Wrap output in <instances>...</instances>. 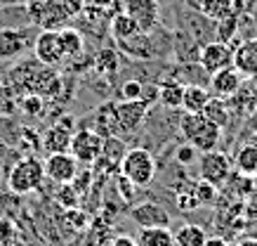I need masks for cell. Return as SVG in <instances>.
<instances>
[{
  "label": "cell",
  "instance_id": "cell-1",
  "mask_svg": "<svg viewBox=\"0 0 257 246\" xmlns=\"http://www.w3.org/2000/svg\"><path fill=\"white\" fill-rule=\"evenodd\" d=\"M85 0H26L24 10L29 22L38 29H64L83 12Z\"/></svg>",
  "mask_w": 257,
  "mask_h": 246
},
{
  "label": "cell",
  "instance_id": "cell-2",
  "mask_svg": "<svg viewBox=\"0 0 257 246\" xmlns=\"http://www.w3.org/2000/svg\"><path fill=\"white\" fill-rule=\"evenodd\" d=\"M12 86L24 93H36L43 97H52L59 93V73L55 66L40 64L38 59L31 62H19V66L12 69Z\"/></svg>",
  "mask_w": 257,
  "mask_h": 246
},
{
  "label": "cell",
  "instance_id": "cell-3",
  "mask_svg": "<svg viewBox=\"0 0 257 246\" xmlns=\"http://www.w3.org/2000/svg\"><path fill=\"white\" fill-rule=\"evenodd\" d=\"M179 133L187 137V142L201 154L217 149L219 140H222V128L205 121L201 114H187V111L179 121Z\"/></svg>",
  "mask_w": 257,
  "mask_h": 246
},
{
  "label": "cell",
  "instance_id": "cell-4",
  "mask_svg": "<svg viewBox=\"0 0 257 246\" xmlns=\"http://www.w3.org/2000/svg\"><path fill=\"white\" fill-rule=\"evenodd\" d=\"M45 183V166L36 156H24L8 173V187L15 194H31Z\"/></svg>",
  "mask_w": 257,
  "mask_h": 246
},
{
  "label": "cell",
  "instance_id": "cell-5",
  "mask_svg": "<svg viewBox=\"0 0 257 246\" xmlns=\"http://www.w3.org/2000/svg\"><path fill=\"white\" fill-rule=\"evenodd\" d=\"M120 175H125L135 187H147L156 178V159L144 147H133L120 159Z\"/></svg>",
  "mask_w": 257,
  "mask_h": 246
},
{
  "label": "cell",
  "instance_id": "cell-6",
  "mask_svg": "<svg viewBox=\"0 0 257 246\" xmlns=\"http://www.w3.org/2000/svg\"><path fill=\"white\" fill-rule=\"evenodd\" d=\"M151 104H147L144 100H123L120 104H113L111 107V114H113V130L116 135H123V133H135L140 123L144 121L147 111Z\"/></svg>",
  "mask_w": 257,
  "mask_h": 246
},
{
  "label": "cell",
  "instance_id": "cell-7",
  "mask_svg": "<svg viewBox=\"0 0 257 246\" xmlns=\"http://www.w3.org/2000/svg\"><path fill=\"white\" fill-rule=\"evenodd\" d=\"M69 151L73 154V159L78 161V163L90 166V163H94V161L99 159L101 151H104V137L97 130H90V128L73 130Z\"/></svg>",
  "mask_w": 257,
  "mask_h": 246
},
{
  "label": "cell",
  "instance_id": "cell-8",
  "mask_svg": "<svg viewBox=\"0 0 257 246\" xmlns=\"http://www.w3.org/2000/svg\"><path fill=\"white\" fill-rule=\"evenodd\" d=\"M33 57L40 64L47 66H57L59 62H64V52H62V38L57 29H40L33 38Z\"/></svg>",
  "mask_w": 257,
  "mask_h": 246
},
{
  "label": "cell",
  "instance_id": "cell-9",
  "mask_svg": "<svg viewBox=\"0 0 257 246\" xmlns=\"http://www.w3.org/2000/svg\"><path fill=\"white\" fill-rule=\"evenodd\" d=\"M229 173H231V161H229L226 154H222L217 149L203 151L201 154V159H198V175H201V180L219 187L229 178Z\"/></svg>",
  "mask_w": 257,
  "mask_h": 246
},
{
  "label": "cell",
  "instance_id": "cell-10",
  "mask_svg": "<svg viewBox=\"0 0 257 246\" xmlns=\"http://www.w3.org/2000/svg\"><path fill=\"white\" fill-rule=\"evenodd\" d=\"M123 12L137 22L142 33H149L158 26L161 3L158 0H123Z\"/></svg>",
  "mask_w": 257,
  "mask_h": 246
},
{
  "label": "cell",
  "instance_id": "cell-11",
  "mask_svg": "<svg viewBox=\"0 0 257 246\" xmlns=\"http://www.w3.org/2000/svg\"><path fill=\"white\" fill-rule=\"evenodd\" d=\"M198 64H201L203 71L215 73L219 69H226L234 64V45L229 43H222V40H212L208 45L201 48V55H198Z\"/></svg>",
  "mask_w": 257,
  "mask_h": 246
},
{
  "label": "cell",
  "instance_id": "cell-12",
  "mask_svg": "<svg viewBox=\"0 0 257 246\" xmlns=\"http://www.w3.org/2000/svg\"><path fill=\"white\" fill-rule=\"evenodd\" d=\"M43 166H45V178H50V180L57 185L73 183V178L78 175V161L73 159L71 151L47 154V159L43 161Z\"/></svg>",
  "mask_w": 257,
  "mask_h": 246
},
{
  "label": "cell",
  "instance_id": "cell-13",
  "mask_svg": "<svg viewBox=\"0 0 257 246\" xmlns=\"http://www.w3.org/2000/svg\"><path fill=\"white\" fill-rule=\"evenodd\" d=\"M243 83V73L236 69L234 64L226 66V69H219V71L210 73V88L215 97H222V100H229L234 97L238 90H241Z\"/></svg>",
  "mask_w": 257,
  "mask_h": 246
},
{
  "label": "cell",
  "instance_id": "cell-14",
  "mask_svg": "<svg viewBox=\"0 0 257 246\" xmlns=\"http://www.w3.org/2000/svg\"><path fill=\"white\" fill-rule=\"evenodd\" d=\"M234 66L245 76L255 78L257 76V38H248L234 48Z\"/></svg>",
  "mask_w": 257,
  "mask_h": 246
},
{
  "label": "cell",
  "instance_id": "cell-15",
  "mask_svg": "<svg viewBox=\"0 0 257 246\" xmlns=\"http://www.w3.org/2000/svg\"><path fill=\"white\" fill-rule=\"evenodd\" d=\"M130 215L140 227H168L170 225L168 211L158 204H140L130 211Z\"/></svg>",
  "mask_w": 257,
  "mask_h": 246
},
{
  "label": "cell",
  "instance_id": "cell-16",
  "mask_svg": "<svg viewBox=\"0 0 257 246\" xmlns=\"http://www.w3.org/2000/svg\"><path fill=\"white\" fill-rule=\"evenodd\" d=\"M29 45V38H26V31H19V29H0V57L5 59H15L26 50Z\"/></svg>",
  "mask_w": 257,
  "mask_h": 246
},
{
  "label": "cell",
  "instance_id": "cell-17",
  "mask_svg": "<svg viewBox=\"0 0 257 246\" xmlns=\"http://www.w3.org/2000/svg\"><path fill=\"white\" fill-rule=\"evenodd\" d=\"M71 137H73V130L55 123V126H50L45 133H43L40 144H43V149H45L47 154H59V151H69Z\"/></svg>",
  "mask_w": 257,
  "mask_h": 246
},
{
  "label": "cell",
  "instance_id": "cell-18",
  "mask_svg": "<svg viewBox=\"0 0 257 246\" xmlns=\"http://www.w3.org/2000/svg\"><path fill=\"white\" fill-rule=\"evenodd\" d=\"M201 116L205 121L215 123L217 128H226V126H229V121H231V109H229L226 100H222V97H210V100H208V104L203 107Z\"/></svg>",
  "mask_w": 257,
  "mask_h": 246
},
{
  "label": "cell",
  "instance_id": "cell-19",
  "mask_svg": "<svg viewBox=\"0 0 257 246\" xmlns=\"http://www.w3.org/2000/svg\"><path fill=\"white\" fill-rule=\"evenodd\" d=\"M212 95L203 86H184V95H182V109L187 114H201L203 107L208 104Z\"/></svg>",
  "mask_w": 257,
  "mask_h": 246
},
{
  "label": "cell",
  "instance_id": "cell-20",
  "mask_svg": "<svg viewBox=\"0 0 257 246\" xmlns=\"http://www.w3.org/2000/svg\"><path fill=\"white\" fill-rule=\"evenodd\" d=\"M137 246H175V234L168 227H142Z\"/></svg>",
  "mask_w": 257,
  "mask_h": 246
},
{
  "label": "cell",
  "instance_id": "cell-21",
  "mask_svg": "<svg viewBox=\"0 0 257 246\" xmlns=\"http://www.w3.org/2000/svg\"><path fill=\"white\" fill-rule=\"evenodd\" d=\"M59 38H62L64 59H78V57L83 55L85 43H83V36H80L76 29H71V26H64V29H59Z\"/></svg>",
  "mask_w": 257,
  "mask_h": 246
},
{
  "label": "cell",
  "instance_id": "cell-22",
  "mask_svg": "<svg viewBox=\"0 0 257 246\" xmlns=\"http://www.w3.org/2000/svg\"><path fill=\"white\" fill-rule=\"evenodd\" d=\"M236 171L243 178L257 175V142H248L238 149V154H236Z\"/></svg>",
  "mask_w": 257,
  "mask_h": 246
},
{
  "label": "cell",
  "instance_id": "cell-23",
  "mask_svg": "<svg viewBox=\"0 0 257 246\" xmlns=\"http://www.w3.org/2000/svg\"><path fill=\"white\" fill-rule=\"evenodd\" d=\"M205 241H208L205 230L194 222H187L175 232V246H205Z\"/></svg>",
  "mask_w": 257,
  "mask_h": 246
},
{
  "label": "cell",
  "instance_id": "cell-24",
  "mask_svg": "<svg viewBox=\"0 0 257 246\" xmlns=\"http://www.w3.org/2000/svg\"><path fill=\"white\" fill-rule=\"evenodd\" d=\"M198 10L205 19L217 24L219 19H224L234 12V0H198Z\"/></svg>",
  "mask_w": 257,
  "mask_h": 246
},
{
  "label": "cell",
  "instance_id": "cell-25",
  "mask_svg": "<svg viewBox=\"0 0 257 246\" xmlns=\"http://www.w3.org/2000/svg\"><path fill=\"white\" fill-rule=\"evenodd\" d=\"M111 33H113L116 40H127L140 33V26H137V22H135L133 17H127L123 10H120V12L113 15V19H111Z\"/></svg>",
  "mask_w": 257,
  "mask_h": 246
},
{
  "label": "cell",
  "instance_id": "cell-26",
  "mask_svg": "<svg viewBox=\"0 0 257 246\" xmlns=\"http://www.w3.org/2000/svg\"><path fill=\"white\" fill-rule=\"evenodd\" d=\"M182 95H184V86L177 78H172L158 90V102L170 107V109H177V107H182Z\"/></svg>",
  "mask_w": 257,
  "mask_h": 246
},
{
  "label": "cell",
  "instance_id": "cell-27",
  "mask_svg": "<svg viewBox=\"0 0 257 246\" xmlns=\"http://www.w3.org/2000/svg\"><path fill=\"white\" fill-rule=\"evenodd\" d=\"M238 19H241V17L234 15V12L229 17H224V19H219L217 22V40L231 45V40L236 38V31H238Z\"/></svg>",
  "mask_w": 257,
  "mask_h": 246
},
{
  "label": "cell",
  "instance_id": "cell-28",
  "mask_svg": "<svg viewBox=\"0 0 257 246\" xmlns=\"http://www.w3.org/2000/svg\"><path fill=\"white\" fill-rule=\"evenodd\" d=\"M19 107H22V111L29 114V116H40L43 109H45V97L36 95V93H26V95L19 100Z\"/></svg>",
  "mask_w": 257,
  "mask_h": 246
},
{
  "label": "cell",
  "instance_id": "cell-29",
  "mask_svg": "<svg viewBox=\"0 0 257 246\" xmlns=\"http://www.w3.org/2000/svg\"><path fill=\"white\" fill-rule=\"evenodd\" d=\"M55 199L62 208H78V192H76V187H73L71 183L59 185Z\"/></svg>",
  "mask_w": 257,
  "mask_h": 246
},
{
  "label": "cell",
  "instance_id": "cell-30",
  "mask_svg": "<svg viewBox=\"0 0 257 246\" xmlns=\"http://www.w3.org/2000/svg\"><path fill=\"white\" fill-rule=\"evenodd\" d=\"M215 197H217V187H215V185L205 183V180H201V183L194 185V199H196L198 206H208V204H212Z\"/></svg>",
  "mask_w": 257,
  "mask_h": 246
},
{
  "label": "cell",
  "instance_id": "cell-31",
  "mask_svg": "<svg viewBox=\"0 0 257 246\" xmlns=\"http://www.w3.org/2000/svg\"><path fill=\"white\" fill-rule=\"evenodd\" d=\"M97 69L104 73H116L118 69V59L113 50H101L99 57H97Z\"/></svg>",
  "mask_w": 257,
  "mask_h": 246
},
{
  "label": "cell",
  "instance_id": "cell-32",
  "mask_svg": "<svg viewBox=\"0 0 257 246\" xmlns=\"http://www.w3.org/2000/svg\"><path fill=\"white\" fill-rule=\"evenodd\" d=\"M64 220L71 225V230H85L87 227V215L83 213L80 208H66Z\"/></svg>",
  "mask_w": 257,
  "mask_h": 246
},
{
  "label": "cell",
  "instance_id": "cell-33",
  "mask_svg": "<svg viewBox=\"0 0 257 246\" xmlns=\"http://www.w3.org/2000/svg\"><path fill=\"white\" fill-rule=\"evenodd\" d=\"M142 88H144V83H140V80H125L120 88V95H123V100H142Z\"/></svg>",
  "mask_w": 257,
  "mask_h": 246
},
{
  "label": "cell",
  "instance_id": "cell-34",
  "mask_svg": "<svg viewBox=\"0 0 257 246\" xmlns=\"http://www.w3.org/2000/svg\"><path fill=\"white\" fill-rule=\"evenodd\" d=\"M196 154H198V151H196L194 147L187 142V144H182V147H177V151H175V159H177L182 166H189V163H194V161H196Z\"/></svg>",
  "mask_w": 257,
  "mask_h": 246
},
{
  "label": "cell",
  "instance_id": "cell-35",
  "mask_svg": "<svg viewBox=\"0 0 257 246\" xmlns=\"http://www.w3.org/2000/svg\"><path fill=\"white\" fill-rule=\"evenodd\" d=\"M17 234H19V230H17L15 222L10 220V218H0V244L12 237H17Z\"/></svg>",
  "mask_w": 257,
  "mask_h": 246
},
{
  "label": "cell",
  "instance_id": "cell-36",
  "mask_svg": "<svg viewBox=\"0 0 257 246\" xmlns=\"http://www.w3.org/2000/svg\"><path fill=\"white\" fill-rule=\"evenodd\" d=\"M19 137H22V142L26 144V149H29V151H36V149H38L40 140H38V135L33 133L31 128H22V130H19Z\"/></svg>",
  "mask_w": 257,
  "mask_h": 246
},
{
  "label": "cell",
  "instance_id": "cell-37",
  "mask_svg": "<svg viewBox=\"0 0 257 246\" xmlns=\"http://www.w3.org/2000/svg\"><path fill=\"white\" fill-rule=\"evenodd\" d=\"M257 8V0H234V15H252V10Z\"/></svg>",
  "mask_w": 257,
  "mask_h": 246
},
{
  "label": "cell",
  "instance_id": "cell-38",
  "mask_svg": "<svg viewBox=\"0 0 257 246\" xmlns=\"http://www.w3.org/2000/svg\"><path fill=\"white\" fill-rule=\"evenodd\" d=\"M118 190H120V194H123L125 199H130V197H135V185L125 178V175H120L118 178Z\"/></svg>",
  "mask_w": 257,
  "mask_h": 246
},
{
  "label": "cell",
  "instance_id": "cell-39",
  "mask_svg": "<svg viewBox=\"0 0 257 246\" xmlns=\"http://www.w3.org/2000/svg\"><path fill=\"white\" fill-rule=\"evenodd\" d=\"M158 90H161V88H156V86H144L142 88V100L147 104H154L158 100Z\"/></svg>",
  "mask_w": 257,
  "mask_h": 246
},
{
  "label": "cell",
  "instance_id": "cell-40",
  "mask_svg": "<svg viewBox=\"0 0 257 246\" xmlns=\"http://www.w3.org/2000/svg\"><path fill=\"white\" fill-rule=\"evenodd\" d=\"M111 246H137V239H133L130 234H120L111 241Z\"/></svg>",
  "mask_w": 257,
  "mask_h": 246
},
{
  "label": "cell",
  "instance_id": "cell-41",
  "mask_svg": "<svg viewBox=\"0 0 257 246\" xmlns=\"http://www.w3.org/2000/svg\"><path fill=\"white\" fill-rule=\"evenodd\" d=\"M0 246H26V241H24V239L19 237V234H17V237L8 239V241H3V244H0Z\"/></svg>",
  "mask_w": 257,
  "mask_h": 246
},
{
  "label": "cell",
  "instance_id": "cell-42",
  "mask_svg": "<svg viewBox=\"0 0 257 246\" xmlns=\"http://www.w3.org/2000/svg\"><path fill=\"white\" fill-rule=\"evenodd\" d=\"M205 246H226V241L224 239H219V237H208Z\"/></svg>",
  "mask_w": 257,
  "mask_h": 246
},
{
  "label": "cell",
  "instance_id": "cell-43",
  "mask_svg": "<svg viewBox=\"0 0 257 246\" xmlns=\"http://www.w3.org/2000/svg\"><path fill=\"white\" fill-rule=\"evenodd\" d=\"M234 246H257V239H241V241Z\"/></svg>",
  "mask_w": 257,
  "mask_h": 246
}]
</instances>
